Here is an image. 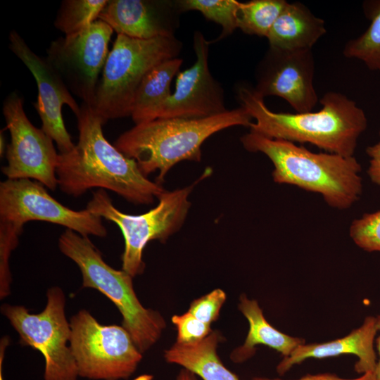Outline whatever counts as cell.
<instances>
[{"label":"cell","mask_w":380,"mask_h":380,"mask_svg":"<svg viewBox=\"0 0 380 380\" xmlns=\"http://www.w3.org/2000/svg\"><path fill=\"white\" fill-rule=\"evenodd\" d=\"M366 153L369 158L368 175L372 182L380 185V140L367 147Z\"/></svg>","instance_id":"f546056e"},{"label":"cell","mask_w":380,"mask_h":380,"mask_svg":"<svg viewBox=\"0 0 380 380\" xmlns=\"http://www.w3.org/2000/svg\"><path fill=\"white\" fill-rule=\"evenodd\" d=\"M182 62L178 58L165 61L145 76L132 105L131 117L135 125L157 119L160 108L172 95L171 82L179 72Z\"/></svg>","instance_id":"44dd1931"},{"label":"cell","mask_w":380,"mask_h":380,"mask_svg":"<svg viewBox=\"0 0 380 380\" xmlns=\"http://www.w3.org/2000/svg\"><path fill=\"white\" fill-rule=\"evenodd\" d=\"M39 220L62 225L82 236L104 237L102 219L87 209L72 210L53 198L44 185L30 179H7L0 183V222L23 227Z\"/></svg>","instance_id":"30bf717a"},{"label":"cell","mask_w":380,"mask_h":380,"mask_svg":"<svg viewBox=\"0 0 380 380\" xmlns=\"http://www.w3.org/2000/svg\"><path fill=\"white\" fill-rule=\"evenodd\" d=\"M66 298L59 286L50 287L46 304L39 313L23 305L4 304L2 315L19 335L20 343L39 351L45 361L44 380H77L75 360L70 348L71 329L65 315Z\"/></svg>","instance_id":"ba28073f"},{"label":"cell","mask_w":380,"mask_h":380,"mask_svg":"<svg viewBox=\"0 0 380 380\" xmlns=\"http://www.w3.org/2000/svg\"><path fill=\"white\" fill-rule=\"evenodd\" d=\"M362 8L370 24L362 34L346 42L343 54L362 61L370 70L380 72V0L365 1Z\"/></svg>","instance_id":"7402d4cb"},{"label":"cell","mask_w":380,"mask_h":380,"mask_svg":"<svg viewBox=\"0 0 380 380\" xmlns=\"http://www.w3.org/2000/svg\"><path fill=\"white\" fill-rule=\"evenodd\" d=\"M354 243L368 252L380 253V210L365 213L353 221L349 229Z\"/></svg>","instance_id":"4316f807"},{"label":"cell","mask_w":380,"mask_h":380,"mask_svg":"<svg viewBox=\"0 0 380 380\" xmlns=\"http://www.w3.org/2000/svg\"><path fill=\"white\" fill-rule=\"evenodd\" d=\"M376 325H377L378 331H380V315L376 317Z\"/></svg>","instance_id":"d590c367"},{"label":"cell","mask_w":380,"mask_h":380,"mask_svg":"<svg viewBox=\"0 0 380 380\" xmlns=\"http://www.w3.org/2000/svg\"><path fill=\"white\" fill-rule=\"evenodd\" d=\"M2 110L11 134L7 165L1 168L2 173L11 179H33L54 191L58 186V153L53 140L29 120L23 99L15 92L5 99Z\"/></svg>","instance_id":"7c38bea8"},{"label":"cell","mask_w":380,"mask_h":380,"mask_svg":"<svg viewBox=\"0 0 380 380\" xmlns=\"http://www.w3.org/2000/svg\"><path fill=\"white\" fill-rule=\"evenodd\" d=\"M79 140L74 149L58 153L56 176L64 193L75 197L93 188L108 189L135 204H151L165 189L151 181L137 162L110 144L94 108L82 103L77 116Z\"/></svg>","instance_id":"6da1fadb"},{"label":"cell","mask_w":380,"mask_h":380,"mask_svg":"<svg viewBox=\"0 0 380 380\" xmlns=\"http://www.w3.org/2000/svg\"><path fill=\"white\" fill-rule=\"evenodd\" d=\"M177 380H198L197 376L192 372L184 368L177 376Z\"/></svg>","instance_id":"d6a6232c"},{"label":"cell","mask_w":380,"mask_h":380,"mask_svg":"<svg viewBox=\"0 0 380 380\" xmlns=\"http://www.w3.org/2000/svg\"><path fill=\"white\" fill-rule=\"evenodd\" d=\"M376 347L379 358V360L376 362V365L374 372L376 379L380 380V336L376 339Z\"/></svg>","instance_id":"836d02e7"},{"label":"cell","mask_w":380,"mask_h":380,"mask_svg":"<svg viewBox=\"0 0 380 380\" xmlns=\"http://www.w3.org/2000/svg\"><path fill=\"white\" fill-rule=\"evenodd\" d=\"M238 97L254 120L250 131L270 139L309 143L346 157L354 156L357 139L367 127L363 110L337 91L323 95L318 111L296 113L272 111L253 88L240 87Z\"/></svg>","instance_id":"7a4b0ae2"},{"label":"cell","mask_w":380,"mask_h":380,"mask_svg":"<svg viewBox=\"0 0 380 380\" xmlns=\"http://www.w3.org/2000/svg\"><path fill=\"white\" fill-rule=\"evenodd\" d=\"M377 331L376 317L369 316L361 327L343 338L322 343L298 346L289 356L284 357L277 367V372L283 375L293 366L308 358L321 359L343 354H353L357 357L358 360L354 367L357 373L373 372L376 365L374 340Z\"/></svg>","instance_id":"2e32d148"},{"label":"cell","mask_w":380,"mask_h":380,"mask_svg":"<svg viewBox=\"0 0 380 380\" xmlns=\"http://www.w3.org/2000/svg\"><path fill=\"white\" fill-rule=\"evenodd\" d=\"M9 48L25 64L34 77L38 96L34 103L42 121V129L56 144L59 153H66L75 146L67 131L62 117V107L67 105L77 116V104L62 78L46 58L40 57L15 31L9 33Z\"/></svg>","instance_id":"5bb4252c"},{"label":"cell","mask_w":380,"mask_h":380,"mask_svg":"<svg viewBox=\"0 0 380 380\" xmlns=\"http://www.w3.org/2000/svg\"><path fill=\"white\" fill-rule=\"evenodd\" d=\"M108 0H64L57 13L54 26L65 36L81 32L98 20Z\"/></svg>","instance_id":"cb8c5ba5"},{"label":"cell","mask_w":380,"mask_h":380,"mask_svg":"<svg viewBox=\"0 0 380 380\" xmlns=\"http://www.w3.org/2000/svg\"><path fill=\"white\" fill-rule=\"evenodd\" d=\"M252 118L239 107L199 119H156L135 125L122 133L114 146L134 159L146 176L158 172L162 184L168 171L183 160L199 162L201 146L213 134L234 126L250 127Z\"/></svg>","instance_id":"3957f363"},{"label":"cell","mask_w":380,"mask_h":380,"mask_svg":"<svg viewBox=\"0 0 380 380\" xmlns=\"http://www.w3.org/2000/svg\"><path fill=\"white\" fill-rule=\"evenodd\" d=\"M23 227L12 223L0 222V299L11 293L12 281L9 258L19 243Z\"/></svg>","instance_id":"484cf974"},{"label":"cell","mask_w":380,"mask_h":380,"mask_svg":"<svg viewBox=\"0 0 380 380\" xmlns=\"http://www.w3.org/2000/svg\"><path fill=\"white\" fill-rule=\"evenodd\" d=\"M70 325L69 344L80 377L121 380L134 373L142 353L122 326L101 324L85 309L71 317Z\"/></svg>","instance_id":"9c48e42d"},{"label":"cell","mask_w":380,"mask_h":380,"mask_svg":"<svg viewBox=\"0 0 380 380\" xmlns=\"http://www.w3.org/2000/svg\"><path fill=\"white\" fill-rule=\"evenodd\" d=\"M220 335L213 331L196 343L176 342L165 351V360L194 372L202 380H240L222 363L217 352Z\"/></svg>","instance_id":"d6986e66"},{"label":"cell","mask_w":380,"mask_h":380,"mask_svg":"<svg viewBox=\"0 0 380 380\" xmlns=\"http://www.w3.org/2000/svg\"><path fill=\"white\" fill-rule=\"evenodd\" d=\"M172 322L177 327V342L179 343L198 342L213 331L210 325L198 319L188 311L181 315H174Z\"/></svg>","instance_id":"83f0119b"},{"label":"cell","mask_w":380,"mask_h":380,"mask_svg":"<svg viewBox=\"0 0 380 380\" xmlns=\"http://www.w3.org/2000/svg\"><path fill=\"white\" fill-rule=\"evenodd\" d=\"M239 309L248 319L249 330L244 343L232 352V361L241 362L248 360L255 353V346L260 344L269 346L287 357L296 347L305 343L303 338L290 336L274 328L265 318L256 300L242 295Z\"/></svg>","instance_id":"ffe728a7"},{"label":"cell","mask_w":380,"mask_h":380,"mask_svg":"<svg viewBox=\"0 0 380 380\" xmlns=\"http://www.w3.org/2000/svg\"><path fill=\"white\" fill-rule=\"evenodd\" d=\"M209 44L201 32L194 33L196 61L176 75L175 91L160 108L157 119L205 118L227 110L223 89L209 70Z\"/></svg>","instance_id":"9a60e30c"},{"label":"cell","mask_w":380,"mask_h":380,"mask_svg":"<svg viewBox=\"0 0 380 380\" xmlns=\"http://www.w3.org/2000/svg\"><path fill=\"white\" fill-rule=\"evenodd\" d=\"M252 380H286L281 379H270L265 377H254ZM292 380H377L374 372H369L362 374V376L356 379H343L335 374L330 373H323L317 374H306L298 379Z\"/></svg>","instance_id":"4dcf8cb0"},{"label":"cell","mask_w":380,"mask_h":380,"mask_svg":"<svg viewBox=\"0 0 380 380\" xmlns=\"http://www.w3.org/2000/svg\"><path fill=\"white\" fill-rule=\"evenodd\" d=\"M5 151V139L2 132L0 134V154L2 156Z\"/></svg>","instance_id":"e575fe53"},{"label":"cell","mask_w":380,"mask_h":380,"mask_svg":"<svg viewBox=\"0 0 380 380\" xmlns=\"http://www.w3.org/2000/svg\"><path fill=\"white\" fill-rule=\"evenodd\" d=\"M181 47L174 35L139 39L117 34L92 107L103 123L131 116L135 94L145 76L163 61L177 58Z\"/></svg>","instance_id":"8992f818"},{"label":"cell","mask_w":380,"mask_h":380,"mask_svg":"<svg viewBox=\"0 0 380 380\" xmlns=\"http://www.w3.org/2000/svg\"><path fill=\"white\" fill-rule=\"evenodd\" d=\"M11 343L10 337L4 336L0 341V380H4L3 373V363L5 357L6 350Z\"/></svg>","instance_id":"1f68e13d"},{"label":"cell","mask_w":380,"mask_h":380,"mask_svg":"<svg viewBox=\"0 0 380 380\" xmlns=\"http://www.w3.org/2000/svg\"><path fill=\"white\" fill-rule=\"evenodd\" d=\"M326 32L324 20L305 5L287 2L266 38L270 46L279 49H312Z\"/></svg>","instance_id":"ac0fdd59"},{"label":"cell","mask_w":380,"mask_h":380,"mask_svg":"<svg viewBox=\"0 0 380 380\" xmlns=\"http://www.w3.org/2000/svg\"><path fill=\"white\" fill-rule=\"evenodd\" d=\"M164 3L144 0H108L99 15L117 34L151 39L173 34Z\"/></svg>","instance_id":"e0dca14e"},{"label":"cell","mask_w":380,"mask_h":380,"mask_svg":"<svg viewBox=\"0 0 380 380\" xmlns=\"http://www.w3.org/2000/svg\"><path fill=\"white\" fill-rule=\"evenodd\" d=\"M58 248L79 267L82 287L99 291L116 306L122 315V326L141 353L158 341L165 322L158 311L141 305L131 275L108 265L88 236L72 230L66 229L60 236Z\"/></svg>","instance_id":"5b68a950"},{"label":"cell","mask_w":380,"mask_h":380,"mask_svg":"<svg viewBox=\"0 0 380 380\" xmlns=\"http://www.w3.org/2000/svg\"><path fill=\"white\" fill-rule=\"evenodd\" d=\"M113 30L97 20L80 33L53 41L46 57L70 91L93 107Z\"/></svg>","instance_id":"8fae6325"},{"label":"cell","mask_w":380,"mask_h":380,"mask_svg":"<svg viewBox=\"0 0 380 380\" xmlns=\"http://www.w3.org/2000/svg\"><path fill=\"white\" fill-rule=\"evenodd\" d=\"M287 2L285 0L240 2L238 28L246 34L267 37Z\"/></svg>","instance_id":"603a6c76"},{"label":"cell","mask_w":380,"mask_h":380,"mask_svg":"<svg viewBox=\"0 0 380 380\" xmlns=\"http://www.w3.org/2000/svg\"><path fill=\"white\" fill-rule=\"evenodd\" d=\"M315 63L312 49L269 47L257 70L255 91L265 98L279 96L296 113L312 111L318 102L314 86Z\"/></svg>","instance_id":"4fadbf2b"},{"label":"cell","mask_w":380,"mask_h":380,"mask_svg":"<svg viewBox=\"0 0 380 380\" xmlns=\"http://www.w3.org/2000/svg\"><path fill=\"white\" fill-rule=\"evenodd\" d=\"M191 189L192 186L172 191L165 190L158 198V205L141 215L122 213L114 206L106 190L98 189L93 193L86 209L120 228L125 240L122 270L134 277L144 271L142 257L146 244L153 240L165 241L182 226L190 208Z\"/></svg>","instance_id":"52a82bcc"},{"label":"cell","mask_w":380,"mask_h":380,"mask_svg":"<svg viewBox=\"0 0 380 380\" xmlns=\"http://www.w3.org/2000/svg\"><path fill=\"white\" fill-rule=\"evenodd\" d=\"M241 141L247 151L262 153L270 158L274 182L320 194L331 208H349L362 194L361 165L355 156L313 153L293 142L251 131Z\"/></svg>","instance_id":"277c9868"},{"label":"cell","mask_w":380,"mask_h":380,"mask_svg":"<svg viewBox=\"0 0 380 380\" xmlns=\"http://www.w3.org/2000/svg\"><path fill=\"white\" fill-rule=\"evenodd\" d=\"M226 300L225 293L216 289L208 294L194 300L188 312L201 322L211 324L219 317L220 311Z\"/></svg>","instance_id":"f1b7e54d"},{"label":"cell","mask_w":380,"mask_h":380,"mask_svg":"<svg viewBox=\"0 0 380 380\" xmlns=\"http://www.w3.org/2000/svg\"><path fill=\"white\" fill-rule=\"evenodd\" d=\"M182 11H198L203 16L222 27L219 39L232 34L238 28L240 2L236 0H182L177 3Z\"/></svg>","instance_id":"d4e9b609"}]
</instances>
